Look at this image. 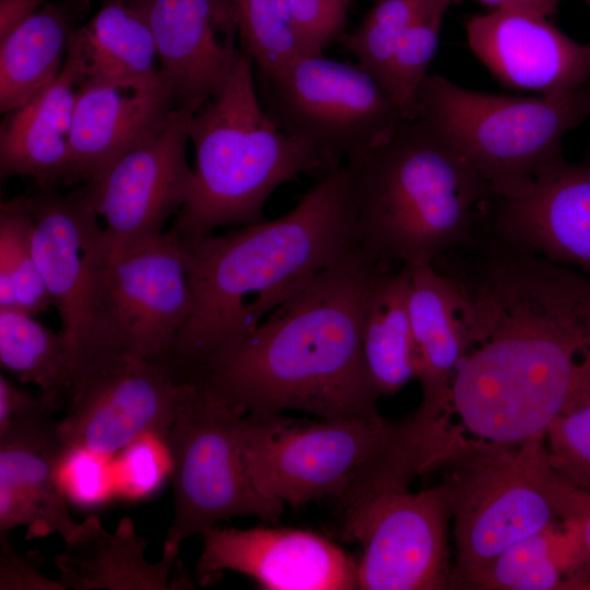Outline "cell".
<instances>
[{"instance_id": "6da1fadb", "label": "cell", "mask_w": 590, "mask_h": 590, "mask_svg": "<svg viewBox=\"0 0 590 590\" xmlns=\"http://www.w3.org/2000/svg\"><path fill=\"white\" fill-rule=\"evenodd\" d=\"M467 343L450 411L472 437L519 445L568 408L590 351V278L481 229L433 263Z\"/></svg>"}, {"instance_id": "7a4b0ae2", "label": "cell", "mask_w": 590, "mask_h": 590, "mask_svg": "<svg viewBox=\"0 0 590 590\" xmlns=\"http://www.w3.org/2000/svg\"><path fill=\"white\" fill-rule=\"evenodd\" d=\"M378 264L359 250L317 273L189 380L243 415L293 410L380 421L363 363V300Z\"/></svg>"}, {"instance_id": "3957f363", "label": "cell", "mask_w": 590, "mask_h": 590, "mask_svg": "<svg viewBox=\"0 0 590 590\" xmlns=\"http://www.w3.org/2000/svg\"><path fill=\"white\" fill-rule=\"evenodd\" d=\"M355 172L356 161L332 168L279 219L224 235H179L192 307L161 363L188 381L314 275L357 250Z\"/></svg>"}, {"instance_id": "277c9868", "label": "cell", "mask_w": 590, "mask_h": 590, "mask_svg": "<svg viewBox=\"0 0 590 590\" xmlns=\"http://www.w3.org/2000/svg\"><path fill=\"white\" fill-rule=\"evenodd\" d=\"M449 417L420 405L398 421L302 422L282 413L248 414L241 418L244 453L263 494L296 508L328 499L344 517L437 471L464 433Z\"/></svg>"}, {"instance_id": "5b68a950", "label": "cell", "mask_w": 590, "mask_h": 590, "mask_svg": "<svg viewBox=\"0 0 590 590\" xmlns=\"http://www.w3.org/2000/svg\"><path fill=\"white\" fill-rule=\"evenodd\" d=\"M495 193L468 158L418 117L356 160V247L384 266L433 264L471 240Z\"/></svg>"}, {"instance_id": "8992f818", "label": "cell", "mask_w": 590, "mask_h": 590, "mask_svg": "<svg viewBox=\"0 0 590 590\" xmlns=\"http://www.w3.org/2000/svg\"><path fill=\"white\" fill-rule=\"evenodd\" d=\"M187 131L194 152L192 185L169 228L181 236L262 222L266 202L280 185L332 169L270 118L244 54L221 92L190 114Z\"/></svg>"}, {"instance_id": "52a82bcc", "label": "cell", "mask_w": 590, "mask_h": 590, "mask_svg": "<svg viewBox=\"0 0 590 590\" xmlns=\"http://www.w3.org/2000/svg\"><path fill=\"white\" fill-rule=\"evenodd\" d=\"M589 116L590 84L551 95L509 96L428 74L413 118L461 152L496 197L509 198L527 192L564 157L563 138Z\"/></svg>"}, {"instance_id": "ba28073f", "label": "cell", "mask_w": 590, "mask_h": 590, "mask_svg": "<svg viewBox=\"0 0 590 590\" xmlns=\"http://www.w3.org/2000/svg\"><path fill=\"white\" fill-rule=\"evenodd\" d=\"M544 437L508 445L463 434L438 467L456 545L449 589L558 519L545 491Z\"/></svg>"}, {"instance_id": "9c48e42d", "label": "cell", "mask_w": 590, "mask_h": 590, "mask_svg": "<svg viewBox=\"0 0 590 590\" xmlns=\"http://www.w3.org/2000/svg\"><path fill=\"white\" fill-rule=\"evenodd\" d=\"M256 75L259 98L270 118L332 168L361 160L387 141L404 119L375 76L323 52H302Z\"/></svg>"}, {"instance_id": "30bf717a", "label": "cell", "mask_w": 590, "mask_h": 590, "mask_svg": "<svg viewBox=\"0 0 590 590\" xmlns=\"http://www.w3.org/2000/svg\"><path fill=\"white\" fill-rule=\"evenodd\" d=\"M28 203L33 252L60 317L72 384L130 357L115 344L102 314L101 274L110 250L84 188L68 193L39 190Z\"/></svg>"}, {"instance_id": "8fae6325", "label": "cell", "mask_w": 590, "mask_h": 590, "mask_svg": "<svg viewBox=\"0 0 590 590\" xmlns=\"http://www.w3.org/2000/svg\"><path fill=\"white\" fill-rule=\"evenodd\" d=\"M243 414L196 385L164 438L172 462L174 517L165 543L180 545L220 521L256 517L275 524L285 504L260 492L249 473Z\"/></svg>"}, {"instance_id": "7c38bea8", "label": "cell", "mask_w": 590, "mask_h": 590, "mask_svg": "<svg viewBox=\"0 0 590 590\" xmlns=\"http://www.w3.org/2000/svg\"><path fill=\"white\" fill-rule=\"evenodd\" d=\"M449 498L442 483L381 494L342 517L341 538L357 543L361 590L449 589Z\"/></svg>"}, {"instance_id": "4fadbf2b", "label": "cell", "mask_w": 590, "mask_h": 590, "mask_svg": "<svg viewBox=\"0 0 590 590\" xmlns=\"http://www.w3.org/2000/svg\"><path fill=\"white\" fill-rule=\"evenodd\" d=\"M106 328L127 356L162 362L192 307L187 255L168 229L158 238L110 258L101 274Z\"/></svg>"}, {"instance_id": "5bb4252c", "label": "cell", "mask_w": 590, "mask_h": 590, "mask_svg": "<svg viewBox=\"0 0 590 590\" xmlns=\"http://www.w3.org/2000/svg\"><path fill=\"white\" fill-rule=\"evenodd\" d=\"M194 385L164 364L127 357L71 384L59 421L70 451L111 453L145 434H168Z\"/></svg>"}, {"instance_id": "9a60e30c", "label": "cell", "mask_w": 590, "mask_h": 590, "mask_svg": "<svg viewBox=\"0 0 590 590\" xmlns=\"http://www.w3.org/2000/svg\"><path fill=\"white\" fill-rule=\"evenodd\" d=\"M190 114L176 108L161 131L84 186L104 220L110 258L158 238L187 201L193 178L187 161Z\"/></svg>"}, {"instance_id": "2e32d148", "label": "cell", "mask_w": 590, "mask_h": 590, "mask_svg": "<svg viewBox=\"0 0 590 590\" xmlns=\"http://www.w3.org/2000/svg\"><path fill=\"white\" fill-rule=\"evenodd\" d=\"M153 34L158 75L176 108L196 113L216 96L243 52L235 0H126Z\"/></svg>"}, {"instance_id": "e0dca14e", "label": "cell", "mask_w": 590, "mask_h": 590, "mask_svg": "<svg viewBox=\"0 0 590 590\" xmlns=\"http://www.w3.org/2000/svg\"><path fill=\"white\" fill-rule=\"evenodd\" d=\"M201 535L203 547L196 571L202 583L233 570L268 590L357 589L356 560L316 532L215 526Z\"/></svg>"}, {"instance_id": "ac0fdd59", "label": "cell", "mask_w": 590, "mask_h": 590, "mask_svg": "<svg viewBox=\"0 0 590 590\" xmlns=\"http://www.w3.org/2000/svg\"><path fill=\"white\" fill-rule=\"evenodd\" d=\"M484 226L505 243L590 278V149L548 166L517 197H495Z\"/></svg>"}, {"instance_id": "d6986e66", "label": "cell", "mask_w": 590, "mask_h": 590, "mask_svg": "<svg viewBox=\"0 0 590 590\" xmlns=\"http://www.w3.org/2000/svg\"><path fill=\"white\" fill-rule=\"evenodd\" d=\"M476 58L506 87L551 95L590 84V42L581 44L545 16L491 10L465 24Z\"/></svg>"}, {"instance_id": "ffe728a7", "label": "cell", "mask_w": 590, "mask_h": 590, "mask_svg": "<svg viewBox=\"0 0 590 590\" xmlns=\"http://www.w3.org/2000/svg\"><path fill=\"white\" fill-rule=\"evenodd\" d=\"M175 109L158 74L85 82L71 132L75 181L86 185L99 178L117 160L161 131Z\"/></svg>"}, {"instance_id": "44dd1931", "label": "cell", "mask_w": 590, "mask_h": 590, "mask_svg": "<svg viewBox=\"0 0 590 590\" xmlns=\"http://www.w3.org/2000/svg\"><path fill=\"white\" fill-rule=\"evenodd\" d=\"M51 414L0 427V532L24 526L26 539L57 533L64 541L79 524L60 480L70 450Z\"/></svg>"}, {"instance_id": "7402d4cb", "label": "cell", "mask_w": 590, "mask_h": 590, "mask_svg": "<svg viewBox=\"0 0 590 590\" xmlns=\"http://www.w3.org/2000/svg\"><path fill=\"white\" fill-rule=\"evenodd\" d=\"M79 71L64 61L60 74L0 126V175L33 178L39 190L76 184L71 155L73 114L81 87Z\"/></svg>"}, {"instance_id": "603a6c76", "label": "cell", "mask_w": 590, "mask_h": 590, "mask_svg": "<svg viewBox=\"0 0 590 590\" xmlns=\"http://www.w3.org/2000/svg\"><path fill=\"white\" fill-rule=\"evenodd\" d=\"M148 540L129 517L107 531L96 516L79 522L56 557L59 581L73 590H167L179 545L164 542L158 562L145 557Z\"/></svg>"}, {"instance_id": "cb8c5ba5", "label": "cell", "mask_w": 590, "mask_h": 590, "mask_svg": "<svg viewBox=\"0 0 590 590\" xmlns=\"http://www.w3.org/2000/svg\"><path fill=\"white\" fill-rule=\"evenodd\" d=\"M409 306L418 405L451 414L450 391L467 351L456 290L434 264L411 267Z\"/></svg>"}, {"instance_id": "d4e9b609", "label": "cell", "mask_w": 590, "mask_h": 590, "mask_svg": "<svg viewBox=\"0 0 590 590\" xmlns=\"http://www.w3.org/2000/svg\"><path fill=\"white\" fill-rule=\"evenodd\" d=\"M410 285L411 267L378 264L365 292L361 351L378 398L396 394L415 378Z\"/></svg>"}, {"instance_id": "484cf974", "label": "cell", "mask_w": 590, "mask_h": 590, "mask_svg": "<svg viewBox=\"0 0 590 590\" xmlns=\"http://www.w3.org/2000/svg\"><path fill=\"white\" fill-rule=\"evenodd\" d=\"M88 0L49 1L0 37V111L39 93L61 72Z\"/></svg>"}, {"instance_id": "4316f807", "label": "cell", "mask_w": 590, "mask_h": 590, "mask_svg": "<svg viewBox=\"0 0 590 590\" xmlns=\"http://www.w3.org/2000/svg\"><path fill=\"white\" fill-rule=\"evenodd\" d=\"M590 565L578 527L557 519L497 554L460 590L588 589Z\"/></svg>"}, {"instance_id": "83f0119b", "label": "cell", "mask_w": 590, "mask_h": 590, "mask_svg": "<svg viewBox=\"0 0 590 590\" xmlns=\"http://www.w3.org/2000/svg\"><path fill=\"white\" fill-rule=\"evenodd\" d=\"M66 62L85 82L158 74L155 40L144 17L127 2L103 3L73 33Z\"/></svg>"}, {"instance_id": "f1b7e54d", "label": "cell", "mask_w": 590, "mask_h": 590, "mask_svg": "<svg viewBox=\"0 0 590 590\" xmlns=\"http://www.w3.org/2000/svg\"><path fill=\"white\" fill-rule=\"evenodd\" d=\"M0 365L57 403L71 385L70 355L62 331L56 332L16 308H0Z\"/></svg>"}, {"instance_id": "f546056e", "label": "cell", "mask_w": 590, "mask_h": 590, "mask_svg": "<svg viewBox=\"0 0 590 590\" xmlns=\"http://www.w3.org/2000/svg\"><path fill=\"white\" fill-rule=\"evenodd\" d=\"M34 221L28 197L0 204V308L33 316L54 306L33 252Z\"/></svg>"}, {"instance_id": "4dcf8cb0", "label": "cell", "mask_w": 590, "mask_h": 590, "mask_svg": "<svg viewBox=\"0 0 590 590\" xmlns=\"http://www.w3.org/2000/svg\"><path fill=\"white\" fill-rule=\"evenodd\" d=\"M442 1L446 0H376L363 21L339 39L356 57L357 64L381 83L399 42Z\"/></svg>"}, {"instance_id": "1f68e13d", "label": "cell", "mask_w": 590, "mask_h": 590, "mask_svg": "<svg viewBox=\"0 0 590 590\" xmlns=\"http://www.w3.org/2000/svg\"><path fill=\"white\" fill-rule=\"evenodd\" d=\"M239 47L258 73L303 52L287 0H235Z\"/></svg>"}, {"instance_id": "d6a6232c", "label": "cell", "mask_w": 590, "mask_h": 590, "mask_svg": "<svg viewBox=\"0 0 590 590\" xmlns=\"http://www.w3.org/2000/svg\"><path fill=\"white\" fill-rule=\"evenodd\" d=\"M456 0H446L427 12L403 36L389 61L381 84L404 119H412L420 88L437 51L445 15Z\"/></svg>"}, {"instance_id": "836d02e7", "label": "cell", "mask_w": 590, "mask_h": 590, "mask_svg": "<svg viewBox=\"0 0 590 590\" xmlns=\"http://www.w3.org/2000/svg\"><path fill=\"white\" fill-rule=\"evenodd\" d=\"M544 445L551 471L590 492V359L583 363L570 404L546 430Z\"/></svg>"}, {"instance_id": "e575fe53", "label": "cell", "mask_w": 590, "mask_h": 590, "mask_svg": "<svg viewBox=\"0 0 590 590\" xmlns=\"http://www.w3.org/2000/svg\"><path fill=\"white\" fill-rule=\"evenodd\" d=\"M303 52H323L344 33L351 0H287Z\"/></svg>"}, {"instance_id": "d590c367", "label": "cell", "mask_w": 590, "mask_h": 590, "mask_svg": "<svg viewBox=\"0 0 590 590\" xmlns=\"http://www.w3.org/2000/svg\"><path fill=\"white\" fill-rule=\"evenodd\" d=\"M44 558L37 552L21 554L0 532V590H66L39 569Z\"/></svg>"}, {"instance_id": "8d00e7d4", "label": "cell", "mask_w": 590, "mask_h": 590, "mask_svg": "<svg viewBox=\"0 0 590 590\" xmlns=\"http://www.w3.org/2000/svg\"><path fill=\"white\" fill-rule=\"evenodd\" d=\"M544 484L557 518L571 521L578 527L590 565V492L562 481L550 467Z\"/></svg>"}, {"instance_id": "74e56055", "label": "cell", "mask_w": 590, "mask_h": 590, "mask_svg": "<svg viewBox=\"0 0 590 590\" xmlns=\"http://www.w3.org/2000/svg\"><path fill=\"white\" fill-rule=\"evenodd\" d=\"M58 403L38 391L33 394L0 376V427L10 422L43 413H52Z\"/></svg>"}, {"instance_id": "f35d334b", "label": "cell", "mask_w": 590, "mask_h": 590, "mask_svg": "<svg viewBox=\"0 0 590 590\" xmlns=\"http://www.w3.org/2000/svg\"><path fill=\"white\" fill-rule=\"evenodd\" d=\"M51 0H0V37Z\"/></svg>"}, {"instance_id": "ab89813d", "label": "cell", "mask_w": 590, "mask_h": 590, "mask_svg": "<svg viewBox=\"0 0 590 590\" xmlns=\"http://www.w3.org/2000/svg\"><path fill=\"white\" fill-rule=\"evenodd\" d=\"M491 10L512 9L535 13L550 19L562 0H475Z\"/></svg>"}, {"instance_id": "60d3db41", "label": "cell", "mask_w": 590, "mask_h": 590, "mask_svg": "<svg viewBox=\"0 0 590 590\" xmlns=\"http://www.w3.org/2000/svg\"><path fill=\"white\" fill-rule=\"evenodd\" d=\"M126 0H101V3H109V2H125Z\"/></svg>"}, {"instance_id": "b9f144b4", "label": "cell", "mask_w": 590, "mask_h": 590, "mask_svg": "<svg viewBox=\"0 0 590 590\" xmlns=\"http://www.w3.org/2000/svg\"><path fill=\"white\" fill-rule=\"evenodd\" d=\"M585 1H586V3L588 4L589 10H590V0H585Z\"/></svg>"}]
</instances>
